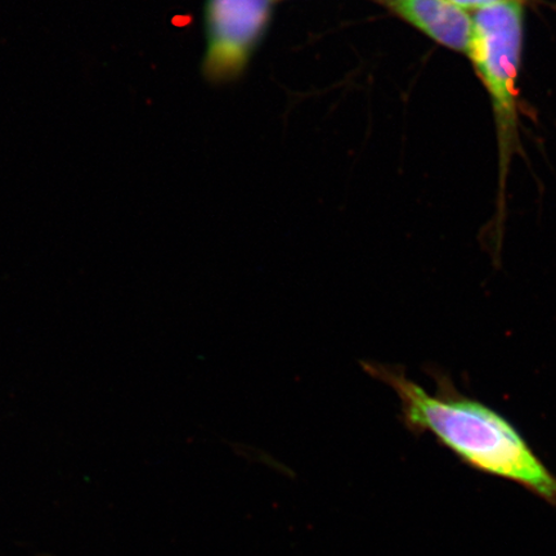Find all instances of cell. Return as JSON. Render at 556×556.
<instances>
[{
	"instance_id": "obj_4",
	"label": "cell",
	"mask_w": 556,
	"mask_h": 556,
	"mask_svg": "<svg viewBox=\"0 0 556 556\" xmlns=\"http://www.w3.org/2000/svg\"><path fill=\"white\" fill-rule=\"evenodd\" d=\"M391 9L438 43L469 54L472 18L451 0H393Z\"/></svg>"
},
{
	"instance_id": "obj_5",
	"label": "cell",
	"mask_w": 556,
	"mask_h": 556,
	"mask_svg": "<svg viewBox=\"0 0 556 556\" xmlns=\"http://www.w3.org/2000/svg\"><path fill=\"white\" fill-rule=\"evenodd\" d=\"M451 2L462 7L463 10H481L484 7L504 2V0H451Z\"/></svg>"
},
{
	"instance_id": "obj_2",
	"label": "cell",
	"mask_w": 556,
	"mask_h": 556,
	"mask_svg": "<svg viewBox=\"0 0 556 556\" xmlns=\"http://www.w3.org/2000/svg\"><path fill=\"white\" fill-rule=\"evenodd\" d=\"M469 55L489 90L498 121L505 127L516 113V85L523 43V7L504 0L477 10Z\"/></svg>"
},
{
	"instance_id": "obj_3",
	"label": "cell",
	"mask_w": 556,
	"mask_h": 556,
	"mask_svg": "<svg viewBox=\"0 0 556 556\" xmlns=\"http://www.w3.org/2000/svg\"><path fill=\"white\" fill-rule=\"evenodd\" d=\"M274 0H207L205 10L208 80L235 79L267 30Z\"/></svg>"
},
{
	"instance_id": "obj_1",
	"label": "cell",
	"mask_w": 556,
	"mask_h": 556,
	"mask_svg": "<svg viewBox=\"0 0 556 556\" xmlns=\"http://www.w3.org/2000/svg\"><path fill=\"white\" fill-rule=\"evenodd\" d=\"M359 365L399 395L400 420L409 433L434 435L441 446L472 470L519 484L556 507V476L496 409L458 392L440 371L432 372L437 381L432 395L408 379L402 366L375 361H361Z\"/></svg>"
}]
</instances>
